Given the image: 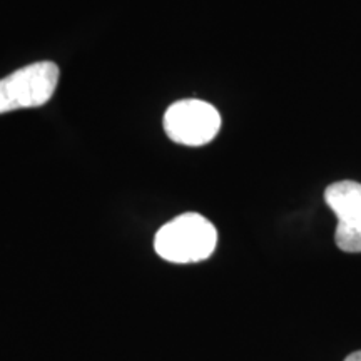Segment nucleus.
I'll return each mask as SVG.
<instances>
[{"mask_svg":"<svg viewBox=\"0 0 361 361\" xmlns=\"http://www.w3.org/2000/svg\"><path fill=\"white\" fill-rule=\"evenodd\" d=\"M218 233L213 223L196 213L178 216L157 231L156 252L169 263H200L213 255Z\"/></svg>","mask_w":361,"mask_h":361,"instance_id":"1","label":"nucleus"},{"mask_svg":"<svg viewBox=\"0 0 361 361\" xmlns=\"http://www.w3.org/2000/svg\"><path fill=\"white\" fill-rule=\"evenodd\" d=\"M59 82L54 62H35L0 79V114L40 107L51 101Z\"/></svg>","mask_w":361,"mask_h":361,"instance_id":"2","label":"nucleus"},{"mask_svg":"<svg viewBox=\"0 0 361 361\" xmlns=\"http://www.w3.org/2000/svg\"><path fill=\"white\" fill-rule=\"evenodd\" d=\"M221 116L216 107L197 99L174 102L166 111L164 130L174 142L204 146L218 135Z\"/></svg>","mask_w":361,"mask_h":361,"instance_id":"3","label":"nucleus"},{"mask_svg":"<svg viewBox=\"0 0 361 361\" xmlns=\"http://www.w3.org/2000/svg\"><path fill=\"white\" fill-rule=\"evenodd\" d=\"M324 201L336 214V246L345 252H361V184L340 180L324 191Z\"/></svg>","mask_w":361,"mask_h":361,"instance_id":"4","label":"nucleus"},{"mask_svg":"<svg viewBox=\"0 0 361 361\" xmlns=\"http://www.w3.org/2000/svg\"><path fill=\"white\" fill-rule=\"evenodd\" d=\"M345 361H361V351H356V353H351L350 356H346Z\"/></svg>","mask_w":361,"mask_h":361,"instance_id":"5","label":"nucleus"}]
</instances>
